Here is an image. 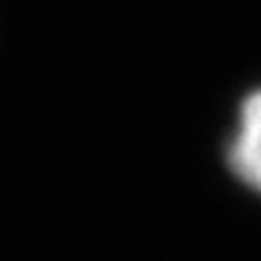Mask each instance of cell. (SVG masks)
Instances as JSON below:
<instances>
[{"label": "cell", "instance_id": "obj_1", "mask_svg": "<svg viewBox=\"0 0 261 261\" xmlns=\"http://www.w3.org/2000/svg\"><path fill=\"white\" fill-rule=\"evenodd\" d=\"M226 163L247 189L261 195V87L244 96L229 142Z\"/></svg>", "mask_w": 261, "mask_h": 261}]
</instances>
